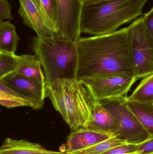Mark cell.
I'll return each mask as SVG.
<instances>
[{
  "label": "cell",
  "mask_w": 153,
  "mask_h": 154,
  "mask_svg": "<svg viewBox=\"0 0 153 154\" xmlns=\"http://www.w3.org/2000/svg\"><path fill=\"white\" fill-rule=\"evenodd\" d=\"M76 45L79 79L114 74L134 75L128 27L108 34L80 38Z\"/></svg>",
  "instance_id": "obj_1"
},
{
  "label": "cell",
  "mask_w": 153,
  "mask_h": 154,
  "mask_svg": "<svg viewBox=\"0 0 153 154\" xmlns=\"http://www.w3.org/2000/svg\"><path fill=\"white\" fill-rule=\"evenodd\" d=\"M19 40L13 24L10 21L0 22V51L15 53Z\"/></svg>",
  "instance_id": "obj_17"
},
{
  "label": "cell",
  "mask_w": 153,
  "mask_h": 154,
  "mask_svg": "<svg viewBox=\"0 0 153 154\" xmlns=\"http://www.w3.org/2000/svg\"><path fill=\"white\" fill-rule=\"evenodd\" d=\"M46 96L72 131L84 128L96 101L78 79H59L46 85Z\"/></svg>",
  "instance_id": "obj_2"
},
{
  "label": "cell",
  "mask_w": 153,
  "mask_h": 154,
  "mask_svg": "<svg viewBox=\"0 0 153 154\" xmlns=\"http://www.w3.org/2000/svg\"><path fill=\"white\" fill-rule=\"evenodd\" d=\"M149 0H108L84 4L81 32L93 36L114 32L141 15Z\"/></svg>",
  "instance_id": "obj_3"
},
{
  "label": "cell",
  "mask_w": 153,
  "mask_h": 154,
  "mask_svg": "<svg viewBox=\"0 0 153 154\" xmlns=\"http://www.w3.org/2000/svg\"><path fill=\"white\" fill-rule=\"evenodd\" d=\"M126 99L141 103H153V74L143 78Z\"/></svg>",
  "instance_id": "obj_18"
},
{
  "label": "cell",
  "mask_w": 153,
  "mask_h": 154,
  "mask_svg": "<svg viewBox=\"0 0 153 154\" xmlns=\"http://www.w3.org/2000/svg\"><path fill=\"white\" fill-rule=\"evenodd\" d=\"M40 8L55 35L58 32L59 14L57 0H38Z\"/></svg>",
  "instance_id": "obj_19"
},
{
  "label": "cell",
  "mask_w": 153,
  "mask_h": 154,
  "mask_svg": "<svg viewBox=\"0 0 153 154\" xmlns=\"http://www.w3.org/2000/svg\"><path fill=\"white\" fill-rule=\"evenodd\" d=\"M59 14L56 36L74 42L81 38V18L83 0H57Z\"/></svg>",
  "instance_id": "obj_8"
},
{
  "label": "cell",
  "mask_w": 153,
  "mask_h": 154,
  "mask_svg": "<svg viewBox=\"0 0 153 154\" xmlns=\"http://www.w3.org/2000/svg\"><path fill=\"white\" fill-rule=\"evenodd\" d=\"M84 128L110 134L116 137L120 125L114 115L100 102L96 101L90 119Z\"/></svg>",
  "instance_id": "obj_11"
},
{
  "label": "cell",
  "mask_w": 153,
  "mask_h": 154,
  "mask_svg": "<svg viewBox=\"0 0 153 154\" xmlns=\"http://www.w3.org/2000/svg\"><path fill=\"white\" fill-rule=\"evenodd\" d=\"M18 13L24 25L34 31L37 36L48 38L55 36L40 8L38 0H18Z\"/></svg>",
  "instance_id": "obj_9"
},
{
  "label": "cell",
  "mask_w": 153,
  "mask_h": 154,
  "mask_svg": "<svg viewBox=\"0 0 153 154\" xmlns=\"http://www.w3.org/2000/svg\"><path fill=\"white\" fill-rule=\"evenodd\" d=\"M137 152L140 154H153V137L138 145Z\"/></svg>",
  "instance_id": "obj_25"
},
{
  "label": "cell",
  "mask_w": 153,
  "mask_h": 154,
  "mask_svg": "<svg viewBox=\"0 0 153 154\" xmlns=\"http://www.w3.org/2000/svg\"><path fill=\"white\" fill-rule=\"evenodd\" d=\"M0 104L7 108L28 106L37 110L42 107L23 94L0 82Z\"/></svg>",
  "instance_id": "obj_14"
},
{
  "label": "cell",
  "mask_w": 153,
  "mask_h": 154,
  "mask_svg": "<svg viewBox=\"0 0 153 154\" xmlns=\"http://www.w3.org/2000/svg\"><path fill=\"white\" fill-rule=\"evenodd\" d=\"M32 50L41 62L46 85L59 79H78V50L76 42L59 36L31 38Z\"/></svg>",
  "instance_id": "obj_4"
},
{
  "label": "cell",
  "mask_w": 153,
  "mask_h": 154,
  "mask_svg": "<svg viewBox=\"0 0 153 154\" xmlns=\"http://www.w3.org/2000/svg\"><path fill=\"white\" fill-rule=\"evenodd\" d=\"M128 143L126 141L117 138L116 137H111L108 140L97 144L89 148L68 153L69 154H102L119 146Z\"/></svg>",
  "instance_id": "obj_21"
},
{
  "label": "cell",
  "mask_w": 153,
  "mask_h": 154,
  "mask_svg": "<svg viewBox=\"0 0 153 154\" xmlns=\"http://www.w3.org/2000/svg\"><path fill=\"white\" fill-rule=\"evenodd\" d=\"M0 154H69L45 149L40 144L27 140L7 138L0 148Z\"/></svg>",
  "instance_id": "obj_13"
},
{
  "label": "cell",
  "mask_w": 153,
  "mask_h": 154,
  "mask_svg": "<svg viewBox=\"0 0 153 154\" xmlns=\"http://www.w3.org/2000/svg\"><path fill=\"white\" fill-rule=\"evenodd\" d=\"M142 17L144 25L153 40V7Z\"/></svg>",
  "instance_id": "obj_24"
},
{
  "label": "cell",
  "mask_w": 153,
  "mask_h": 154,
  "mask_svg": "<svg viewBox=\"0 0 153 154\" xmlns=\"http://www.w3.org/2000/svg\"><path fill=\"white\" fill-rule=\"evenodd\" d=\"M114 137L110 134L83 128L69 135L66 141V152L72 153L81 151Z\"/></svg>",
  "instance_id": "obj_12"
},
{
  "label": "cell",
  "mask_w": 153,
  "mask_h": 154,
  "mask_svg": "<svg viewBox=\"0 0 153 154\" xmlns=\"http://www.w3.org/2000/svg\"><path fill=\"white\" fill-rule=\"evenodd\" d=\"M138 145L126 143L112 148L102 154H132L137 152Z\"/></svg>",
  "instance_id": "obj_22"
},
{
  "label": "cell",
  "mask_w": 153,
  "mask_h": 154,
  "mask_svg": "<svg viewBox=\"0 0 153 154\" xmlns=\"http://www.w3.org/2000/svg\"><path fill=\"white\" fill-rule=\"evenodd\" d=\"M132 154H140L138 152L134 153H133Z\"/></svg>",
  "instance_id": "obj_27"
},
{
  "label": "cell",
  "mask_w": 153,
  "mask_h": 154,
  "mask_svg": "<svg viewBox=\"0 0 153 154\" xmlns=\"http://www.w3.org/2000/svg\"><path fill=\"white\" fill-rule=\"evenodd\" d=\"M128 36L134 75L139 79L153 74V40L144 25L143 17L128 26Z\"/></svg>",
  "instance_id": "obj_5"
},
{
  "label": "cell",
  "mask_w": 153,
  "mask_h": 154,
  "mask_svg": "<svg viewBox=\"0 0 153 154\" xmlns=\"http://www.w3.org/2000/svg\"><path fill=\"white\" fill-rule=\"evenodd\" d=\"M125 99L99 101L119 122L120 128L116 137L128 143L139 145L150 139L147 131L124 102Z\"/></svg>",
  "instance_id": "obj_7"
},
{
  "label": "cell",
  "mask_w": 153,
  "mask_h": 154,
  "mask_svg": "<svg viewBox=\"0 0 153 154\" xmlns=\"http://www.w3.org/2000/svg\"><path fill=\"white\" fill-rule=\"evenodd\" d=\"M80 80L96 101L125 99L131 87L138 79L134 75H108Z\"/></svg>",
  "instance_id": "obj_6"
},
{
  "label": "cell",
  "mask_w": 153,
  "mask_h": 154,
  "mask_svg": "<svg viewBox=\"0 0 153 154\" xmlns=\"http://www.w3.org/2000/svg\"><path fill=\"white\" fill-rule=\"evenodd\" d=\"M150 136L153 137V103H141L124 100Z\"/></svg>",
  "instance_id": "obj_15"
},
{
  "label": "cell",
  "mask_w": 153,
  "mask_h": 154,
  "mask_svg": "<svg viewBox=\"0 0 153 154\" xmlns=\"http://www.w3.org/2000/svg\"><path fill=\"white\" fill-rule=\"evenodd\" d=\"M5 86L29 98L43 107L47 97L46 83L20 75L16 72L0 79Z\"/></svg>",
  "instance_id": "obj_10"
},
{
  "label": "cell",
  "mask_w": 153,
  "mask_h": 154,
  "mask_svg": "<svg viewBox=\"0 0 153 154\" xmlns=\"http://www.w3.org/2000/svg\"><path fill=\"white\" fill-rule=\"evenodd\" d=\"M20 57V61L15 72L40 82L46 83L45 73L41 68L42 65L36 56L25 54Z\"/></svg>",
  "instance_id": "obj_16"
},
{
  "label": "cell",
  "mask_w": 153,
  "mask_h": 154,
  "mask_svg": "<svg viewBox=\"0 0 153 154\" xmlns=\"http://www.w3.org/2000/svg\"><path fill=\"white\" fill-rule=\"evenodd\" d=\"M20 56L15 53L0 51V79L17 70Z\"/></svg>",
  "instance_id": "obj_20"
},
{
  "label": "cell",
  "mask_w": 153,
  "mask_h": 154,
  "mask_svg": "<svg viewBox=\"0 0 153 154\" xmlns=\"http://www.w3.org/2000/svg\"><path fill=\"white\" fill-rule=\"evenodd\" d=\"M108 0H83L84 3L87 4L90 3L97 2H103Z\"/></svg>",
  "instance_id": "obj_26"
},
{
  "label": "cell",
  "mask_w": 153,
  "mask_h": 154,
  "mask_svg": "<svg viewBox=\"0 0 153 154\" xmlns=\"http://www.w3.org/2000/svg\"><path fill=\"white\" fill-rule=\"evenodd\" d=\"M11 7L8 0H0V22L13 20Z\"/></svg>",
  "instance_id": "obj_23"
}]
</instances>
